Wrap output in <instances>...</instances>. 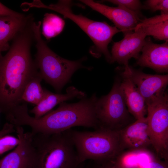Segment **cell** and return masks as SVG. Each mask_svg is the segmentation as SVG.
I'll return each mask as SVG.
<instances>
[{
    "label": "cell",
    "instance_id": "obj_19",
    "mask_svg": "<svg viewBox=\"0 0 168 168\" xmlns=\"http://www.w3.org/2000/svg\"><path fill=\"white\" fill-rule=\"evenodd\" d=\"M43 78L39 72L33 77L26 85L21 96V103L28 102L37 105L43 99L45 89L41 86Z\"/></svg>",
    "mask_w": 168,
    "mask_h": 168
},
{
    "label": "cell",
    "instance_id": "obj_12",
    "mask_svg": "<svg viewBox=\"0 0 168 168\" xmlns=\"http://www.w3.org/2000/svg\"><path fill=\"white\" fill-rule=\"evenodd\" d=\"M124 35L122 40L113 43L110 63L116 62L125 66L130 59H137L140 55L147 36L141 28L137 26L133 31Z\"/></svg>",
    "mask_w": 168,
    "mask_h": 168
},
{
    "label": "cell",
    "instance_id": "obj_30",
    "mask_svg": "<svg viewBox=\"0 0 168 168\" xmlns=\"http://www.w3.org/2000/svg\"><path fill=\"white\" fill-rule=\"evenodd\" d=\"M23 3H22V5H23V6H24V5H23ZM25 11H26V9H25Z\"/></svg>",
    "mask_w": 168,
    "mask_h": 168
},
{
    "label": "cell",
    "instance_id": "obj_5",
    "mask_svg": "<svg viewBox=\"0 0 168 168\" xmlns=\"http://www.w3.org/2000/svg\"><path fill=\"white\" fill-rule=\"evenodd\" d=\"M70 133L81 164L88 161L113 160L123 152L119 131L99 128L93 131L70 129Z\"/></svg>",
    "mask_w": 168,
    "mask_h": 168
},
{
    "label": "cell",
    "instance_id": "obj_26",
    "mask_svg": "<svg viewBox=\"0 0 168 168\" xmlns=\"http://www.w3.org/2000/svg\"><path fill=\"white\" fill-rule=\"evenodd\" d=\"M12 16L18 17H23V16L9 8L0 2V16Z\"/></svg>",
    "mask_w": 168,
    "mask_h": 168
},
{
    "label": "cell",
    "instance_id": "obj_22",
    "mask_svg": "<svg viewBox=\"0 0 168 168\" xmlns=\"http://www.w3.org/2000/svg\"><path fill=\"white\" fill-rule=\"evenodd\" d=\"M167 163L161 161L149 151L142 156L137 166L138 168H168Z\"/></svg>",
    "mask_w": 168,
    "mask_h": 168
},
{
    "label": "cell",
    "instance_id": "obj_17",
    "mask_svg": "<svg viewBox=\"0 0 168 168\" xmlns=\"http://www.w3.org/2000/svg\"><path fill=\"white\" fill-rule=\"evenodd\" d=\"M137 26L141 28L147 36L168 41V13L161 12L160 15L142 18Z\"/></svg>",
    "mask_w": 168,
    "mask_h": 168
},
{
    "label": "cell",
    "instance_id": "obj_7",
    "mask_svg": "<svg viewBox=\"0 0 168 168\" xmlns=\"http://www.w3.org/2000/svg\"><path fill=\"white\" fill-rule=\"evenodd\" d=\"M120 84V79L115 78L110 92L98 98L96 112L99 128L119 131L133 122L126 106Z\"/></svg>",
    "mask_w": 168,
    "mask_h": 168
},
{
    "label": "cell",
    "instance_id": "obj_20",
    "mask_svg": "<svg viewBox=\"0 0 168 168\" xmlns=\"http://www.w3.org/2000/svg\"><path fill=\"white\" fill-rule=\"evenodd\" d=\"M64 25V21L58 16L52 13H46L43 19L42 33L46 39H50L59 34Z\"/></svg>",
    "mask_w": 168,
    "mask_h": 168
},
{
    "label": "cell",
    "instance_id": "obj_14",
    "mask_svg": "<svg viewBox=\"0 0 168 168\" xmlns=\"http://www.w3.org/2000/svg\"><path fill=\"white\" fill-rule=\"evenodd\" d=\"M136 64L151 68L158 72L168 71V41L162 44L153 43L150 37L145 38Z\"/></svg>",
    "mask_w": 168,
    "mask_h": 168
},
{
    "label": "cell",
    "instance_id": "obj_28",
    "mask_svg": "<svg viewBox=\"0 0 168 168\" xmlns=\"http://www.w3.org/2000/svg\"><path fill=\"white\" fill-rule=\"evenodd\" d=\"M9 48V46H0V54L1 52L7 50Z\"/></svg>",
    "mask_w": 168,
    "mask_h": 168
},
{
    "label": "cell",
    "instance_id": "obj_6",
    "mask_svg": "<svg viewBox=\"0 0 168 168\" xmlns=\"http://www.w3.org/2000/svg\"><path fill=\"white\" fill-rule=\"evenodd\" d=\"M72 4L71 1L62 0L56 4L47 5L37 0L35 2L34 6L35 7L44 8L56 12L74 22L93 42L94 46L90 51L92 56L99 58L103 54L107 61L110 63L111 56L108 49V45L113 36L121 31L105 21H94L81 14L74 13L71 9Z\"/></svg>",
    "mask_w": 168,
    "mask_h": 168
},
{
    "label": "cell",
    "instance_id": "obj_11",
    "mask_svg": "<svg viewBox=\"0 0 168 168\" xmlns=\"http://www.w3.org/2000/svg\"><path fill=\"white\" fill-rule=\"evenodd\" d=\"M80 1L107 18L124 35L133 31L142 19L140 13L132 12L120 6L110 7L92 0Z\"/></svg>",
    "mask_w": 168,
    "mask_h": 168
},
{
    "label": "cell",
    "instance_id": "obj_1",
    "mask_svg": "<svg viewBox=\"0 0 168 168\" xmlns=\"http://www.w3.org/2000/svg\"><path fill=\"white\" fill-rule=\"evenodd\" d=\"M31 36L27 31L18 35L4 56L0 54V113L7 115L21 104L30 81L39 71L30 52Z\"/></svg>",
    "mask_w": 168,
    "mask_h": 168
},
{
    "label": "cell",
    "instance_id": "obj_8",
    "mask_svg": "<svg viewBox=\"0 0 168 168\" xmlns=\"http://www.w3.org/2000/svg\"><path fill=\"white\" fill-rule=\"evenodd\" d=\"M147 132L156 156L168 162V96L166 91L146 103Z\"/></svg>",
    "mask_w": 168,
    "mask_h": 168
},
{
    "label": "cell",
    "instance_id": "obj_16",
    "mask_svg": "<svg viewBox=\"0 0 168 168\" xmlns=\"http://www.w3.org/2000/svg\"><path fill=\"white\" fill-rule=\"evenodd\" d=\"M86 96L83 92L73 86L68 87L64 94L54 93L45 89L44 97L41 101L29 112L34 115L36 119L39 118L50 112L58 104L75 98L80 99Z\"/></svg>",
    "mask_w": 168,
    "mask_h": 168
},
{
    "label": "cell",
    "instance_id": "obj_31",
    "mask_svg": "<svg viewBox=\"0 0 168 168\" xmlns=\"http://www.w3.org/2000/svg\"><path fill=\"white\" fill-rule=\"evenodd\" d=\"M21 5H22L23 6V5H22V3L21 4ZM25 8L24 9V11H25Z\"/></svg>",
    "mask_w": 168,
    "mask_h": 168
},
{
    "label": "cell",
    "instance_id": "obj_13",
    "mask_svg": "<svg viewBox=\"0 0 168 168\" xmlns=\"http://www.w3.org/2000/svg\"><path fill=\"white\" fill-rule=\"evenodd\" d=\"M119 134L120 147L123 152L126 150H148L152 147L147 132L146 117L136 120L119 131Z\"/></svg>",
    "mask_w": 168,
    "mask_h": 168
},
{
    "label": "cell",
    "instance_id": "obj_3",
    "mask_svg": "<svg viewBox=\"0 0 168 168\" xmlns=\"http://www.w3.org/2000/svg\"><path fill=\"white\" fill-rule=\"evenodd\" d=\"M41 21H39L34 23L31 26L36 41L37 52L35 62L43 79L51 85L57 92L60 93L77 70L83 68L90 70L92 68L82 65L86 58L71 61L53 51L41 37Z\"/></svg>",
    "mask_w": 168,
    "mask_h": 168
},
{
    "label": "cell",
    "instance_id": "obj_4",
    "mask_svg": "<svg viewBox=\"0 0 168 168\" xmlns=\"http://www.w3.org/2000/svg\"><path fill=\"white\" fill-rule=\"evenodd\" d=\"M36 154L35 168H80L70 129L50 134H33Z\"/></svg>",
    "mask_w": 168,
    "mask_h": 168
},
{
    "label": "cell",
    "instance_id": "obj_18",
    "mask_svg": "<svg viewBox=\"0 0 168 168\" xmlns=\"http://www.w3.org/2000/svg\"><path fill=\"white\" fill-rule=\"evenodd\" d=\"M24 16H0V46H9L8 41L23 29Z\"/></svg>",
    "mask_w": 168,
    "mask_h": 168
},
{
    "label": "cell",
    "instance_id": "obj_23",
    "mask_svg": "<svg viewBox=\"0 0 168 168\" xmlns=\"http://www.w3.org/2000/svg\"><path fill=\"white\" fill-rule=\"evenodd\" d=\"M105 1L123 7L135 12L140 13L141 10L144 7L140 1L138 0H109Z\"/></svg>",
    "mask_w": 168,
    "mask_h": 168
},
{
    "label": "cell",
    "instance_id": "obj_15",
    "mask_svg": "<svg viewBox=\"0 0 168 168\" xmlns=\"http://www.w3.org/2000/svg\"><path fill=\"white\" fill-rule=\"evenodd\" d=\"M121 76L120 87L129 112L136 120L145 117L147 107L144 98L130 79Z\"/></svg>",
    "mask_w": 168,
    "mask_h": 168
},
{
    "label": "cell",
    "instance_id": "obj_24",
    "mask_svg": "<svg viewBox=\"0 0 168 168\" xmlns=\"http://www.w3.org/2000/svg\"><path fill=\"white\" fill-rule=\"evenodd\" d=\"M145 3L146 8L152 12L160 10L161 12L168 13V0H147Z\"/></svg>",
    "mask_w": 168,
    "mask_h": 168
},
{
    "label": "cell",
    "instance_id": "obj_21",
    "mask_svg": "<svg viewBox=\"0 0 168 168\" xmlns=\"http://www.w3.org/2000/svg\"><path fill=\"white\" fill-rule=\"evenodd\" d=\"M16 132L15 126L7 122L0 130V155L15 148L19 144L20 140L10 134Z\"/></svg>",
    "mask_w": 168,
    "mask_h": 168
},
{
    "label": "cell",
    "instance_id": "obj_27",
    "mask_svg": "<svg viewBox=\"0 0 168 168\" xmlns=\"http://www.w3.org/2000/svg\"><path fill=\"white\" fill-rule=\"evenodd\" d=\"M114 163L115 168H132L124 165L117 158L114 160Z\"/></svg>",
    "mask_w": 168,
    "mask_h": 168
},
{
    "label": "cell",
    "instance_id": "obj_9",
    "mask_svg": "<svg viewBox=\"0 0 168 168\" xmlns=\"http://www.w3.org/2000/svg\"><path fill=\"white\" fill-rule=\"evenodd\" d=\"M18 145L12 152L0 159V168H35L36 151L31 132H25L22 126H15Z\"/></svg>",
    "mask_w": 168,
    "mask_h": 168
},
{
    "label": "cell",
    "instance_id": "obj_32",
    "mask_svg": "<svg viewBox=\"0 0 168 168\" xmlns=\"http://www.w3.org/2000/svg\"><path fill=\"white\" fill-rule=\"evenodd\" d=\"M21 6H22V5H21ZM23 11H24V10H23Z\"/></svg>",
    "mask_w": 168,
    "mask_h": 168
},
{
    "label": "cell",
    "instance_id": "obj_29",
    "mask_svg": "<svg viewBox=\"0 0 168 168\" xmlns=\"http://www.w3.org/2000/svg\"><path fill=\"white\" fill-rule=\"evenodd\" d=\"M84 163L83 165L80 168H89V165L88 164H86V165H84Z\"/></svg>",
    "mask_w": 168,
    "mask_h": 168
},
{
    "label": "cell",
    "instance_id": "obj_25",
    "mask_svg": "<svg viewBox=\"0 0 168 168\" xmlns=\"http://www.w3.org/2000/svg\"><path fill=\"white\" fill-rule=\"evenodd\" d=\"M114 160L90 161L88 163L89 168H115Z\"/></svg>",
    "mask_w": 168,
    "mask_h": 168
},
{
    "label": "cell",
    "instance_id": "obj_10",
    "mask_svg": "<svg viewBox=\"0 0 168 168\" xmlns=\"http://www.w3.org/2000/svg\"><path fill=\"white\" fill-rule=\"evenodd\" d=\"M120 75L126 76L134 83L146 103L165 91L168 83V75L151 74L124 66Z\"/></svg>",
    "mask_w": 168,
    "mask_h": 168
},
{
    "label": "cell",
    "instance_id": "obj_2",
    "mask_svg": "<svg viewBox=\"0 0 168 168\" xmlns=\"http://www.w3.org/2000/svg\"><path fill=\"white\" fill-rule=\"evenodd\" d=\"M98 98L94 93L77 103L62 102L56 110L38 119L30 115L27 106L23 105L15 112L12 122L16 126L29 127L33 134L59 133L77 126L96 129L99 128L96 112Z\"/></svg>",
    "mask_w": 168,
    "mask_h": 168
}]
</instances>
